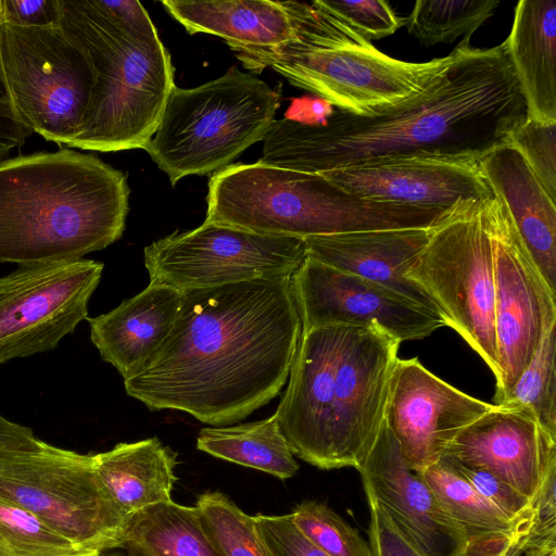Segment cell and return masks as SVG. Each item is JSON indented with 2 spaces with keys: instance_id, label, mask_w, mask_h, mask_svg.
I'll list each match as a JSON object with an SVG mask.
<instances>
[{
  "instance_id": "1",
  "label": "cell",
  "mask_w": 556,
  "mask_h": 556,
  "mask_svg": "<svg viewBox=\"0 0 556 556\" xmlns=\"http://www.w3.org/2000/svg\"><path fill=\"white\" fill-rule=\"evenodd\" d=\"M301 332L290 278L187 290L167 337L124 379L125 391L153 412L230 426L280 393Z\"/></svg>"
},
{
  "instance_id": "2",
  "label": "cell",
  "mask_w": 556,
  "mask_h": 556,
  "mask_svg": "<svg viewBox=\"0 0 556 556\" xmlns=\"http://www.w3.org/2000/svg\"><path fill=\"white\" fill-rule=\"evenodd\" d=\"M463 38L452 65L429 87L369 116L330 110L319 122L275 119L260 163L324 174L409 157L478 160L527 117L505 41Z\"/></svg>"
},
{
  "instance_id": "3",
  "label": "cell",
  "mask_w": 556,
  "mask_h": 556,
  "mask_svg": "<svg viewBox=\"0 0 556 556\" xmlns=\"http://www.w3.org/2000/svg\"><path fill=\"white\" fill-rule=\"evenodd\" d=\"M400 344L375 326L301 332L275 412L293 455L320 469H357L383 422Z\"/></svg>"
},
{
  "instance_id": "4",
  "label": "cell",
  "mask_w": 556,
  "mask_h": 556,
  "mask_svg": "<svg viewBox=\"0 0 556 556\" xmlns=\"http://www.w3.org/2000/svg\"><path fill=\"white\" fill-rule=\"evenodd\" d=\"M126 175L63 147L0 161V264L84 258L126 225Z\"/></svg>"
},
{
  "instance_id": "5",
  "label": "cell",
  "mask_w": 556,
  "mask_h": 556,
  "mask_svg": "<svg viewBox=\"0 0 556 556\" xmlns=\"http://www.w3.org/2000/svg\"><path fill=\"white\" fill-rule=\"evenodd\" d=\"M60 25L88 51L97 71L72 148L146 149L175 86L172 56L137 0H61Z\"/></svg>"
},
{
  "instance_id": "6",
  "label": "cell",
  "mask_w": 556,
  "mask_h": 556,
  "mask_svg": "<svg viewBox=\"0 0 556 556\" xmlns=\"http://www.w3.org/2000/svg\"><path fill=\"white\" fill-rule=\"evenodd\" d=\"M293 39L271 48L232 50L242 65L270 67L293 86L343 112L369 116L429 87L455 59V50L426 62L397 60L378 50L316 1H281Z\"/></svg>"
},
{
  "instance_id": "7",
  "label": "cell",
  "mask_w": 556,
  "mask_h": 556,
  "mask_svg": "<svg viewBox=\"0 0 556 556\" xmlns=\"http://www.w3.org/2000/svg\"><path fill=\"white\" fill-rule=\"evenodd\" d=\"M447 212L368 201L320 174L256 162L232 164L211 177L204 222L305 239L368 230L429 228Z\"/></svg>"
},
{
  "instance_id": "8",
  "label": "cell",
  "mask_w": 556,
  "mask_h": 556,
  "mask_svg": "<svg viewBox=\"0 0 556 556\" xmlns=\"http://www.w3.org/2000/svg\"><path fill=\"white\" fill-rule=\"evenodd\" d=\"M278 105L277 91L235 66L194 88L175 85L144 150L173 186L218 172L263 140Z\"/></svg>"
},
{
  "instance_id": "9",
  "label": "cell",
  "mask_w": 556,
  "mask_h": 556,
  "mask_svg": "<svg viewBox=\"0 0 556 556\" xmlns=\"http://www.w3.org/2000/svg\"><path fill=\"white\" fill-rule=\"evenodd\" d=\"M0 496L83 551L123 547L129 518L101 483L93 454L38 439L0 445Z\"/></svg>"
},
{
  "instance_id": "10",
  "label": "cell",
  "mask_w": 556,
  "mask_h": 556,
  "mask_svg": "<svg viewBox=\"0 0 556 556\" xmlns=\"http://www.w3.org/2000/svg\"><path fill=\"white\" fill-rule=\"evenodd\" d=\"M493 198L455 205L431 227L408 270L454 329L500 379L494 316Z\"/></svg>"
},
{
  "instance_id": "11",
  "label": "cell",
  "mask_w": 556,
  "mask_h": 556,
  "mask_svg": "<svg viewBox=\"0 0 556 556\" xmlns=\"http://www.w3.org/2000/svg\"><path fill=\"white\" fill-rule=\"evenodd\" d=\"M0 63L18 119L33 134L70 148L81 131L97 71L83 45L58 24L0 21Z\"/></svg>"
},
{
  "instance_id": "12",
  "label": "cell",
  "mask_w": 556,
  "mask_h": 556,
  "mask_svg": "<svg viewBox=\"0 0 556 556\" xmlns=\"http://www.w3.org/2000/svg\"><path fill=\"white\" fill-rule=\"evenodd\" d=\"M150 282L179 292L256 279L291 278L306 258L304 239L203 223L143 249Z\"/></svg>"
},
{
  "instance_id": "13",
  "label": "cell",
  "mask_w": 556,
  "mask_h": 556,
  "mask_svg": "<svg viewBox=\"0 0 556 556\" xmlns=\"http://www.w3.org/2000/svg\"><path fill=\"white\" fill-rule=\"evenodd\" d=\"M101 262L61 260L18 266L0 278V365L53 350L88 318Z\"/></svg>"
},
{
  "instance_id": "14",
  "label": "cell",
  "mask_w": 556,
  "mask_h": 556,
  "mask_svg": "<svg viewBox=\"0 0 556 556\" xmlns=\"http://www.w3.org/2000/svg\"><path fill=\"white\" fill-rule=\"evenodd\" d=\"M492 229L495 336L500 361L496 402L516 382L543 337L556 325V292L535 267L495 198Z\"/></svg>"
},
{
  "instance_id": "15",
  "label": "cell",
  "mask_w": 556,
  "mask_h": 556,
  "mask_svg": "<svg viewBox=\"0 0 556 556\" xmlns=\"http://www.w3.org/2000/svg\"><path fill=\"white\" fill-rule=\"evenodd\" d=\"M290 288L302 331L375 326L402 343L445 326L439 314L394 291L308 256L291 276Z\"/></svg>"
},
{
  "instance_id": "16",
  "label": "cell",
  "mask_w": 556,
  "mask_h": 556,
  "mask_svg": "<svg viewBox=\"0 0 556 556\" xmlns=\"http://www.w3.org/2000/svg\"><path fill=\"white\" fill-rule=\"evenodd\" d=\"M426 369L418 358H397L384 420L415 471L437 462L467 427L494 408Z\"/></svg>"
},
{
  "instance_id": "17",
  "label": "cell",
  "mask_w": 556,
  "mask_h": 556,
  "mask_svg": "<svg viewBox=\"0 0 556 556\" xmlns=\"http://www.w3.org/2000/svg\"><path fill=\"white\" fill-rule=\"evenodd\" d=\"M357 470L366 495L424 556L464 555L468 545L464 530L408 466L384 419Z\"/></svg>"
},
{
  "instance_id": "18",
  "label": "cell",
  "mask_w": 556,
  "mask_h": 556,
  "mask_svg": "<svg viewBox=\"0 0 556 556\" xmlns=\"http://www.w3.org/2000/svg\"><path fill=\"white\" fill-rule=\"evenodd\" d=\"M368 201L450 211L493 193L478 160L409 157L337 168L320 174Z\"/></svg>"
},
{
  "instance_id": "19",
  "label": "cell",
  "mask_w": 556,
  "mask_h": 556,
  "mask_svg": "<svg viewBox=\"0 0 556 556\" xmlns=\"http://www.w3.org/2000/svg\"><path fill=\"white\" fill-rule=\"evenodd\" d=\"M442 456L485 469L531 500L556 465V438L529 410L495 405L462 431Z\"/></svg>"
},
{
  "instance_id": "20",
  "label": "cell",
  "mask_w": 556,
  "mask_h": 556,
  "mask_svg": "<svg viewBox=\"0 0 556 556\" xmlns=\"http://www.w3.org/2000/svg\"><path fill=\"white\" fill-rule=\"evenodd\" d=\"M430 231L431 227L368 230L307 237L304 242L306 256L439 314L430 298L407 276L427 245Z\"/></svg>"
},
{
  "instance_id": "21",
  "label": "cell",
  "mask_w": 556,
  "mask_h": 556,
  "mask_svg": "<svg viewBox=\"0 0 556 556\" xmlns=\"http://www.w3.org/2000/svg\"><path fill=\"white\" fill-rule=\"evenodd\" d=\"M478 166L528 255L556 292V202L507 142L480 156Z\"/></svg>"
},
{
  "instance_id": "22",
  "label": "cell",
  "mask_w": 556,
  "mask_h": 556,
  "mask_svg": "<svg viewBox=\"0 0 556 556\" xmlns=\"http://www.w3.org/2000/svg\"><path fill=\"white\" fill-rule=\"evenodd\" d=\"M181 292L150 282L112 311L87 318L90 339L102 359L125 379L154 353L167 337L180 305Z\"/></svg>"
},
{
  "instance_id": "23",
  "label": "cell",
  "mask_w": 556,
  "mask_h": 556,
  "mask_svg": "<svg viewBox=\"0 0 556 556\" xmlns=\"http://www.w3.org/2000/svg\"><path fill=\"white\" fill-rule=\"evenodd\" d=\"M527 118L556 121V0H521L505 40Z\"/></svg>"
},
{
  "instance_id": "24",
  "label": "cell",
  "mask_w": 556,
  "mask_h": 556,
  "mask_svg": "<svg viewBox=\"0 0 556 556\" xmlns=\"http://www.w3.org/2000/svg\"><path fill=\"white\" fill-rule=\"evenodd\" d=\"M162 5L190 35L220 37L231 50L278 47L293 39L290 17L281 1L165 0Z\"/></svg>"
},
{
  "instance_id": "25",
  "label": "cell",
  "mask_w": 556,
  "mask_h": 556,
  "mask_svg": "<svg viewBox=\"0 0 556 556\" xmlns=\"http://www.w3.org/2000/svg\"><path fill=\"white\" fill-rule=\"evenodd\" d=\"M96 472L119 509L136 513L172 501L177 455L156 437L93 454Z\"/></svg>"
},
{
  "instance_id": "26",
  "label": "cell",
  "mask_w": 556,
  "mask_h": 556,
  "mask_svg": "<svg viewBox=\"0 0 556 556\" xmlns=\"http://www.w3.org/2000/svg\"><path fill=\"white\" fill-rule=\"evenodd\" d=\"M122 548L127 556H219L197 507L173 500L132 515Z\"/></svg>"
},
{
  "instance_id": "27",
  "label": "cell",
  "mask_w": 556,
  "mask_h": 556,
  "mask_svg": "<svg viewBox=\"0 0 556 556\" xmlns=\"http://www.w3.org/2000/svg\"><path fill=\"white\" fill-rule=\"evenodd\" d=\"M197 448L278 479L291 478L299 470L275 413L258 421L202 428L197 437Z\"/></svg>"
},
{
  "instance_id": "28",
  "label": "cell",
  "mask_w": 556,
  "mask_h": 556,
  "mask_svg": "<svg viewBox=\"0 0 556 556\" xmlns=\"http://www.w3.org/2000/svg\"><path fill=\"white\" fill-rule=\"evenodd\" d=\"M445 511L464 530L467 540H510L513 520L482 497L450 464L440 457L418 471Z\"/></svg>"
},
{
  "instance_id": "29",
  "label": "cell",
  "mask_w": 556,
  "mask_h": 556,
  "mask_svg": "<svg viewBox=\"0 0 556 556\" xmlns=\"http://www.w3.org/2000/svg\"><path fill=\"white\" fill-rule=\"evenodd\" d=\"M498 4L495 0H418L405 25L425 47L451 43L460 36L470 39Z\"/></svg>"
},
{
  "instance_id": "30",
  "label": "cell",
  "mask_w": 556,
  "mask_h": 556,
  "mask_svg": "<svg viewBox=\"0 0 556 556\" xmlns=\"http://www.w3.org/2000/svg\"><path fill=\"white\" fill-rule=\"evenodd\" d=\"M556 325L540 342L527 368L494 405L521 407L556 438Z\"/></svg>"
},
{
  "instance_id": "31",
  "label": "cell",
  "mask_w": 556,
  "mask_h": 556,
  "mask_svg": "<svg viewBox=\"0 0 556 556\" xmlns=\"http://www.w3.org/2000/svg\"><path fill=\"white\" fill-rule=\"evenodd\" d=\"M194 506L219 556H270L253 516L247 515L225 493L204 492Z\"/></svg>"
},
{
  "instance_id": "32",
  "label": "cell",
  "mask_w": 556,
  "mask_h": 556,
  "mask_svg": "<svg viewBox=\"0 0 556 556\" xmlns=\"http://www.w3.org/2000/svg\"><path fill=\"white\" fill-rule=\"evenodd\" d=\"M100 555L77 548L29 511L0 496V556Z\"/></svg>"
},
{
  "instance_id": "33",
  "label": "cell",
  "mask_w": 556,
  "mask_h": 556,
  "mask_svg": "<svg viewBox=\"0 0 556 556\" xmlns=\"http://www.w3.org/2000/svg\"><path fill=\"white\" fill-rule=\"evenodd\" d=\"M290 516L299 531L327 556H371L358 531L326 504L305 501Z\"/></svg>"
},
{
  "instance_id": "34",
  "label": "cell",
  "mask_w": 556,
  "mask_h": 556,
  "mask_svg": "<svg viewBox=\"0 0 556 556\" xmlns=\"http://www.w3.org/2000/svg\"><path fill=\"white\" fill-rule=\"evenodd\" d=\"M556 465L544 476L527 508L513 521L507 556L556 546Z\"/></svg>"
},
{
  "instance_id": "35",
  "label": "cell",
  "mask_w": 556,
  "mask_h": 556,
  "mask_svg": "<svg viewBox=\"0 0 556 556\" xmlns=\"http://www.w3.org/2000/svg\"><path fill=\"white\" fill-rule=\"evenodd\" d=\"M505 142L520 153L556 202V121L539 122L526 117L508 134Z\"/></svg>"
},
{
  "instance_id": "36",
  "label": "cell",
  "mask_w": 556,
  "mask_h": 556,
  "mask_svg": "<svg viewBox=\"0 0 556 556\" xmlns=\"http://www.w3.org/2000/svg\"><path fill=\"white\" fill-rule=\"evenodd\" d=\"M316 2L369 41L389 37L405 24L383 0Z\"/></svg>"
},
{
  "instance_id": "37",
  "label": "cell",
  "mask_w": 556,
  "mask_h": 556,
  "mask_svg": "<svg viewBox=\"0 0 556 556\" xmlns=\"http://www.w3.org/2000/svg\"><path fill=\"white\" fill-rule=\"evenodd\" d=\"M442 457L482 497L510 520L514 521L527 508L530 500L492 472L482 468L466 466L446 456Z\"/></svg>"
},
{
  "instance_id": "38",
  "label": "cell",
  "mask_w": 556,
  "mask_h": 556,
  "mask_svg": "<svg viewBox=\"0 0 556 556\" xmlns=\"http://www.w3.org/2000/svg\"><path fill=\"white\" fill-rule=\"evenodd\" d=\"M253 518L270 556H327L299 531L290 514H257Z\"/></svg>"
},
{
  "instance_id": "39",
  "label": "cell",
  "mask_w": 556,
  "mask_h": 556,
  "mask_svg": "<svg viewBox=\"0 0 556 556\" xmlns=\"http://www.w3.org/2000/svg\"><path fill=\"white\" fill-rule=\"evenodd\" d=\"M369 507V548L371 556H424L396 529L377 502L366 495Z\"/></svg>"
},
{
  "instance_id": "40",
  "label": "cell",
  "mask_w": 556,
  "mask_h": 556,
  "mask_svg": "<svg viewBox=\"0 0 556 556\" xmlns=\"http://www.w3.org/2000/svg\"><path fill=\"white\" fill-rule=\"evenodd\" d=\"M2 20L21 26L58 24L61 0H1Z\"/></svg>"
},
{
  "instance_id": "41",
  "label": "cell",
  "mask_w": 556,
  "mask_h": 556,
  "mask_svg": "<svg viewBox=\"0 0 556 556\" xmlns=\"http://www.w3.org/2000/svg\"><path fill=\"white\" fill-rule=\"evenodd\" d=\"M1 0H0V21ZM33 135L18 119L10 98L0 63V161L9 157L14 149H21Z\"/></svg>"
},
{
  "instance_id": "42",
  "label": "cell",
  "mask_w": 556,
  "mask_h": 556,
  "mask_svg": "<svg viewBox=\"0 0 556 556\" xmlns=\"http://www.w3.org/2000/svg\"><path fill=\"white\" fill-rule=\"evenodd\" d=\"M508 543L504 538L469 540L463 556H507Z\"/></svg>"
},
{
  "instance_id": "43",
  "label": "cell",
  "mask_w": 556,
  "mask_h": 556,
  "mask_svg": "<svg viewBox=\"0 0 556 556\" xmlns=\"http://www.w3.org/2000/svg\"><path fill=\"white\" fill-rule=\"evenodd\" d=\"M520 556H556V546H546L533 551L526 552Z\"/></svg>"
},
{
  "instance_id": "44",
  "label": "cell",
  "mask_w": 556,
  "mask_h": 556,
  "mask_svg": "<svg viewBox=\"0 0 556 556\" xmlns=\"http://www.w3.org/2000/svg\"><path fill=\"white\" fill-rule=\"evenodd\" d=\"M100 556H127L126 553L122 552H104Z\"/></svg>"
}]
</instances>
